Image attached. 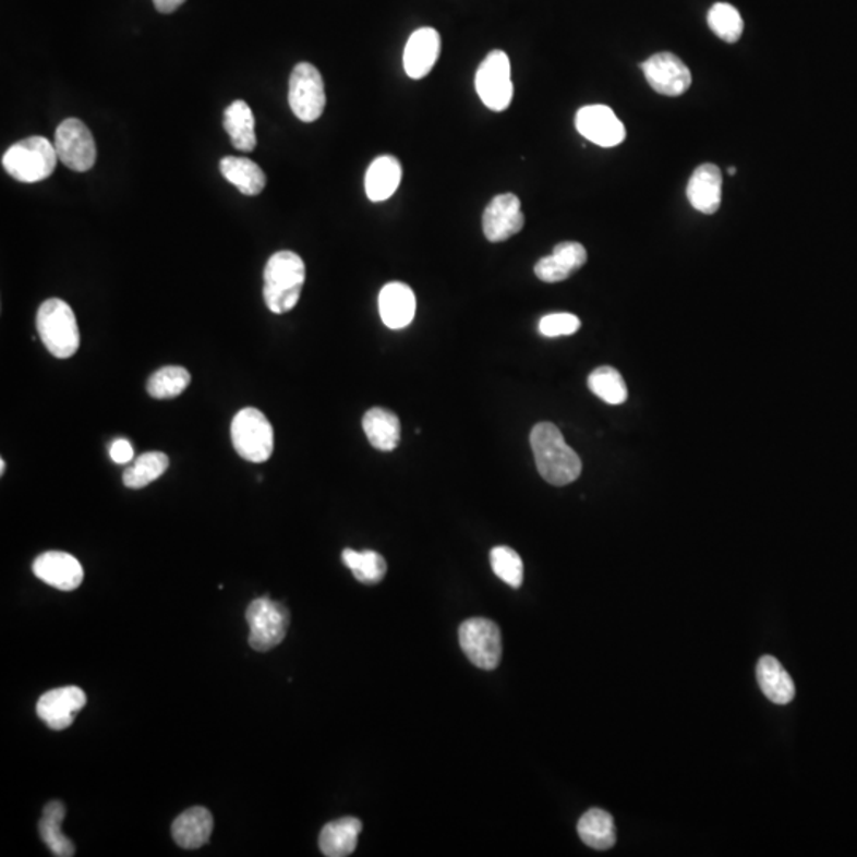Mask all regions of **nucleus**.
I'll use <instances>...</instances> for the list:
<instances>
[{
    "label": "nucleus",
    "instance_id": "1",
    "mask_svg": "<svg viewBox=\"0 0 857 857\" xmlns=\"http://www.w3.org/2000/svg\"><path fill=\"white\" fill-rule=\"evenodd\" d=\"M536 470L553 486H567L581 475L580 456L567 445L563 432L552 423H539L531 432Z\"/></svg>",
    "mask_w": 857,
    "mask_h": 857
},
{
    "label": "nucleus",
    "instance_id": "2",
    "mask_svg": "<svg viewBox=\"0 0 857 857\" xmlns=\"http://www.w3.org/2000/svg\"><path fill=\"white\" fill-rule=\"evenodd\" d=\"M305 283L304 259L294 251H278L264 270V301L271 313L291 312L301 299Z\"/></svg>",
    "mask_w": 857,
    "mask_h": 857
},
{
    "label": "nucleus",
    "instance_id": "3",
    "mask_svg": "<svg viewBox=\"0 0 857 857\" xmlns=\"http://www.w3.org/2000/svg\"><path fill=\"white\" fill-rule=\"evenodd\" d=\"M37 330L55 358L68 359L79 351L80 329L72 306L62 299H48L37 312Z\"/></svg>",
    "mask_w": 857,
    "mask_h": 857
},
{
    "label": "nucleus",
    "instance_id": "4",
    "mask_svg": "<svg viewBox=\"0 0 857 857\" xmlns=\"http://www.w3.org/2000/svg\"><path fill=\"white\" fill-rule=\"evenodd\" d=\"M58 159L55 143L34 135L10 146L3 155L2 166L10 177L21 183H37L55 172Z\"/></svg>",
    "mask_w": 857,
    "mask_h": 857
},
{
    "label": "nucleus",
    "instance_id": "5",
    "mask_svg": "<svg viewBox=\"0 0 857 857\" xmlns=\"http://www.w3.org/2000/svg\"><path fill=\"white\" fill-rule=\"evenodd\" d=\"M233 448L245 461L266 462L275 448V434L270 421L263 411L253 409L240 410L231 424Z\"/></svg>",
    "mask_w": 857,
    "mask_h": 857
},
{
    "label": "nucleus",
    "instance_id": "6",
    "mask_svg": "<svg viewBox=\"0 0 857 857\" xmlns=\"http://www.w3.org/2000/svg\"><path fill=\"white\" fill-rule=\"evenodd\" d=\"M246 621L250 626V647L254 651L274 650L283 642L289 627V612L280 602L259 598L251 602L246 609Z\"/></svg>",
    "mask_w": 857,
    "mask_h": 857
},
{
    "label": "nucleus",
    "instance_id": "7",
    "mask_svg": "<svg viewBox=\"0 0 857 857\" xmlns=\"http://www.w3.org/2000/svg\"><path fill=\"white\" fill-rule=\"evenodd\" d=\"M475 89L484 106L493 111H505L514 100L511 65L505 51H491L480 64Z\"/></svg>",
    "mask_w": 857,
    "mask_h": 857
},
{
    "label": "nucleus",
    "instance_id": "8",
    "mask_svg": "<svg viewBox=\"0 0 857 857\" xmlns=\"http://www.w3.org/2000/svg\"><path fill=\"white\" fill-rule=\"evenodd\" d=\"M289 107L292 113L304 121L313 123L322 117L326 108V89L322 73L310 62L295 65L289 79Z\"/></svg>",
    "mask_w": 857,
    "mask_h": 857
},
{
    "label": "nucleus",
    "instance_id": "9",
    "mask_svg": "<svg viewBox=\"0 0 857 857\" xmlns=\"http://www.w3.org/2000/svg\"><path fill=\"white\" fill-rule=\"evenodd\" d=\"M459 643L470 662L482 671H494L502 660V633L491 619H467L459 627Z\"/></svg>",
    "mask_w": 857,
    "mask_h": 857
},
{
    "label": "nucleus",
    "instance_id": "10",
    "mask_svg": "<svg viewBox=\"0 0 857 857\" xmlns=\"http://www.w3.org/2000/svg\"><path fill=\"white\" fill-rule=\"evenodd\" d=\"M55 148L59 161L73 172H88L96 164V141L88 125L76 118L62 121L56 129Z\"/></svg>",
    "mask_w": 857,
    "mask_h": 857
},
{
    "label": "nucleus",
    "instance_id": "11",
    "mask_svg": "<svg viewBox=\"0 0 857 857\" xmlns=\"http://www.w3.org/2000/svg\"><path fill=\"white\" fill-rule=\"evenodd\" d=\"M648 85L667 97L683 96L691 88L692 76L685 62L672 53H657L640 64Z\"/></svg>",
    "mask_w": 857,
    "mask_h": 857
},
{
    "label": "nucleus",
    "instance_id": "12",
    "mask_svg": "<svg viewBox=\"0 0 857 857\" xmlns=\"http://www.w3.org/2000/svg\"><path fill=\"white\" fill-rule=\"evenodd\" d=\"M575 128L584 138L602 148L618 146L626 138L625 124L607 106L580 108L575 117Z\"/></svg>",
    "mask_w": 857,
    "mask_h": 857
},
{
    "label": "nucleus",
    "instance_id": "13",
    "mask_svg": "<svg viewBox=\"0 0 857 857\" xmlns=\"http://www.w3.org/2000/svg\"><path fill=\"white\" fill-rule=\"evenodd\" d=\"M86 695L79 686L51 689L38 699L37 714L50 729L71 727L80 710L85 709Z\"/></svg>",
    "mask_w": 857,
    "mask_h": 857
},
{
    "label": "nucleus",
    "instance_id": "14",
    "mask_svg": "<svg viewBox=\"0 0 857 857\" xmlns=\"http://www.w3.org/2000/svg\"><path fill=\"white\" fill-rule=\"evenodd\" d=\"M524 228L521 202L515 194H500L487 204L483 214V232L490 242L499 243Z\"/></svg>",
    "mask_w": 857,
    "mask_h": 857
},
{
    "label": "nucleus",
    "instance_id": "15",
    "mask_svg": "<svg viewBox=\"0 0 857 857\" xmlns=\"http://www.w3.org/2000/svg\"><path fill=\"white\" fill-rule=\"evenodd\" d=\"M34 575L48 587L59 591H73L83 583L85 570L75 556L62 552L40 554L33 564Z\"/></svg>",
    "mask_w": 857,
    "mask_h": 857
},
{
    "label": "nucleus",
    "instance_id": "16",
    "mask_svg": "<svg viewBox=\"0 0 857 857\" xmlns=\"http://www.w3.org/2000/svg\"><path fill=\"white\" fill-rule=\"evenodd\" d=\"M442 51V38L432 27H421L411 34L403 51V69L413 80L427 76Z\"/></svg>",
    "mask_w": 857,
    "mask_h": 857
},
{
    "label": "nucleus",
    "instance_id": "17",
    "mask_svg": "<svg viewBox=\"0 0 857 857\" xmlns=\"http://www.w3.org/2000/svg\"><path fill=\"white\" fill-rule=\"evenodd\" d=\"M588 253L581 243L563 242L554 246L550 256L535 264V277L545 283H559L587 264Z\"/></svg>",
    "mask_w": 857,
    "mask_h": 857
},
{
    "label": "nucleus",
    "instance_id": "18",
    "mask_svg": "<svg viewBox=\"0 0 857 857\" xmlns=\"http://www.w3.org/2000/svg\"><path fill=\"white\" fill-rule=\"evenodd\" d=\"M379 316L389 329H403L417 315V295L409 285L393 281L383 286L378 298Z\"/></svg>",
    "mask_w": 857,
    "mask_h": 857
},
{
    "label": "nucleus",
    "instance_id": "19",
    "mask_svg": "<svg viewBox=\"0 0 857 857\" xmlns=\"http://www.w3.org/2000/svg\"><path fill=\"white\" fill-rule=\"evenodd\" d=\"M686 193L697 212L703 215L716 214L723 197V173L720 167L714 164H702L697 167Z\"/></svg>",
    "mask_w": 857,
    "mask_h": 857
},
{
    "label": "nucleus",
    "instance_id": "20",
    "mask_svg": "<svg viewBox=\"0 0 857 857\" xmlns=\"http://www.w3.org/2000/svg\"><path fill=\"white\" fill-rule=\"evenodd\" d=\"M214 832V817L204 807H194L183 811L172 824V837L177 845L184 849H197L204 846Z\"/></svg>",
    "mask_w": 857,
    "mask_h": 857
},
{
    "label": "nucleus",
    "instance_id": "21",
    "mask_svg": "<svg viewBox=\"0 0 857 857\" xmlns=\"http://www.w3.org/2000/svg\"><path fill=\"white\" fill-rule=\"evenodd\" d=\"M402 181V164L394 156H379L365 173V194L372 202L388 201Z\"/></svg>",
    "mask_w": 857,
    "mask_h": 857
},
{
    "label": "nucleus",
    "instance_id": "22",
    "mask_svg": "<svg viewBox=\"0 0 857 857\" xmlns=\"http://www.w3.org/2000/svg\"><path fill=\"white\" fill-rule=\"evenodd\" d=\"M758 683L770 702L786 705L796 697V685L778 660L772 656L761 657L756 668Z\"/></svg>",
    "mask_w": 857,
    "mask_h": 857
},
{
    "label": "nucleus",
    "instance_id": "23",
    "mask_svg": "<svg viewBox=\"0 0 857 857\" xmlns=\"http://www.w3.org/2000/svg\"><path fill=\"white\" fill-rule=\"evenodd\" d=\"M361 832L362 822L358 818L348 817L329 822L319 834V849L327 857L353 855Z\"/></svg>",
    "mask_w": 857,
    "mask_h": 857
},
{
    "label": "nucleus",
    "instance_id": "24",
    "mask_svg": "<svg viewBox=\"0 0 857 857\" xmlns=\"http://www.w3.org/2000/svg\"><path fill=\"white\" fill-rule=\"evenodd\" d=\"M362 428L372 447L379 451H394L400 444V421L391 410L375 407L362 418Z\"/></svg>",
    "mask_w": 857,
    "mask_h": 857
},
{
    "label": "nucleus",
    "instance_id": "25",
    "mask_svg": "<svg viewBox=\"0 0 857 857\" xmlns=\"http://www.w3.org/2000/svg\"><path fill=\"white\" fill-rule=\"evenodd\" d=\"M222 177L245 196H257L266 188V173L249 158L228 156L219 162Z\"/></svg>",
    "mask_w": 857,
    "mask_h": 857
},
{
    "label": "nucleus",
    "instance_id": "26",
    "mask_svg": "<svg viewBox=\"0 0 857 857\" xmlns=\"http://www.w3.org/2000/svg\"><path fill=\"white\" fill-rule=\"evenodd\" d=\"M578 835L583 840L584 845L590 848L605 852L613 848L616 843L615 821L612 814L601 808H592L587 811L578 821Z\"/></svg>",
    "mask_w": 857,
    "mask_h": 857
},
{
    "label": "nucleus",
    "instance_id": "27",
    "mask_svg": "<svg viewBox=\"0 0 857 857\" xmlns=\"http://www.w3.org/2000/svg\"><path fill=\"white\" fill-rule=\"evenodd\" d=\"M226 132L231 137L232 145L240 152L250 153L256 148L257 138L254 131V114L249 104L243 100H236L226 108L225 120Z\"/></svg>",
    "mask_w": 857,
    "mask_h": 857
},
{
    "label": "nucleus",
    "instance_id": "28",
    "mask_svg": "<svg viewBox=\"0 0 857 857\" xmlns=\"http://www.w3.org/2000/svg\"><path fill=\"white\" fill-rule=\"evenodd\" d=\"M65 817L64 804L59 800H53L44 808L40 824V837L44 840L45 845L51 849L55 856L58 857H72L75 855V846L71 840L62 834V821Z\"/></svg>",
    "mask_w": 857,
    "mask_h": 857
},
{
    "label": "nucleus",
    "instance_id": "29",
    "mask_svg": "<svg viewBox=\"0 0 857 857\" xmlns=\"http://www.w3.org/2000/svg\"><path fill=\"white\" fill-rule=\"evenodd\" d=\"M169 464L170 461L166 452H143L135 459L134 464L125 469L124 486L131 487V490H142L162 476V473L169 469Z\"/></svg>",
    "mask_w": 857,
    "mask_h": 857
},
{
    "label": "nucleus",
    "instance_id": "30",
    "mask_svg": "<svg viewBox=\"0 0 857 857\" xmlns=\"http://www.w3.org/2000/svg\"><path fill=\"white\" fill-rule=\"evenodd\" d=\"M345 566L353 571L354 578L364 584H376L385 578L388 566L382 554L365 550V552H354L347 548L341 553Z\"/></svg>",
    "mask_w": 857,
    "mask_h": 857
},
{
    "label": "nucleus",
    "instance_id": "31",
    "mask_svg": "<svg viewBox=\"0 0 857 857\" xmlns=\"http://www.w3.org/2000/svg\"><path fill=\"white\" fill-rule=\"evenodd\" d=\"M191 383V374L180 365H167L149 376L146 391L155 399H173L186 391Z\"/></svg>",
    "mask_w": 857,
    "mask_h": 857
},
{
    "label": "nucleus",
    "instance_id": "32",
    "mask_svg": "<svg viewBox=\"0 0 857 857\" xmlns=\"http://www.w3.org/2000/svg\"><path fill=\"white\" fill-rule=\"evenodd\" d=\"M591 393L604 400L608 406H621L627 400V386L625 378L616 369L602 365L595 369L588 378Z\"/></svg>",
    "mask_w": 857,
    "mask_h": 857
},
{
    "label": "nucleus",
    "instance_id": "33",
    "mask_svg": "<svg viewBox=\"0 0 857 857\" xmlns=\"http://www.w3.org/2000/svg\"><path fill=\"white\" fill-rule=\"evenodd\" d=\"M709 26L721 40L727 44H735L744 34V20L740 12L726 2L714 3L710 9Z\"/></svg>",
    "mask_w": 857,
    "mask_h": 857
},
{
    "label": "nucleus",
    "instance_id": "34",
    "mask_svg": "<svg viewBox=\"0 0 857 857\" xmlns=\"http://www.w3.org/2000/svg\"><path fill=\"white\" fill-rule=\"evenodd\" d=\"M490 559L494 574L504 583L515 590L521 588L522 580H524V564L515 550H511L510 546H496L491 550Z\"/></svg>",
    "mask_w": 857,
    "mask_h": 857
},
{
    "label": "nucleus",
    "instance_id": "35",
    "mask_svg": "<svg viewBox=\"0 0 857 857\" xmlns=\"http://www.w3.org/2000/svg\"><path fill=\"white\" fill-rule=\"evenodd\" d=\"M581 327L578 316L571 313H550L543 316L539 323V330L543 337L554 339V337L574 336Z\"/></svg>",
    "mask_w": 857,
    "mask_h": 857
},
{
    "label": "nucleus",
    "instance_id": "36",
    "mask_svg": "<svg viewBox=\"0 0 857 857\" xmlns=\"http://www.w3.org/2000/svg\"><path fill=\"white\" fill-rule=\"evenodd\" d=\"M110 458L114 464H129L134 459V447L125 438H117L110 447Z\"/></svg>",
    "mask_w": 857,
    "mask_h": 857
},
{
    "label": "nucleus",
    "instance_id": "37",
    "mask_svg": "<svg viewBox=\"0 0 857 857\" xmlns=\"http://www.w3.org/2000/svg\"><path fill=\"white\" fill-rule=\"evenodd\" d=\"M184 2H186V0H153L159 13H173L176 10H179Z\"/></svg>",
    "mask_w": 857,
    "mask_h": 857
},
{
    "label": "nucleus",
    "instance_id": "38",
    "mask_svg": "<svg viewBox=\"0 0 857 857\" xmlns=\"http://www.w3.org/2000/svg\"><path fill=\"white\" fill-rule=\"evenodd\" d=\"M0 473H2V475L5 473V461H3V459L0 461Z\"/></svg>",
    "mask_w": 857,
    "mask_h": 857
},
{
    "label": "nucleus",
    "instance_id": "39",
    "mask_svg": "<svg viewBox=\"0 0 857 857\" xmlns=\"http://www.w3.org/2000/svg\"><path fill=\"white\" fill-rule=\"evenodd\" d=\"M735 173H737V169H735V167H731L729 176H735Z\"/></svg>",
    "mask_w": 857,
    "mask_h": 857
}]
</instances>
